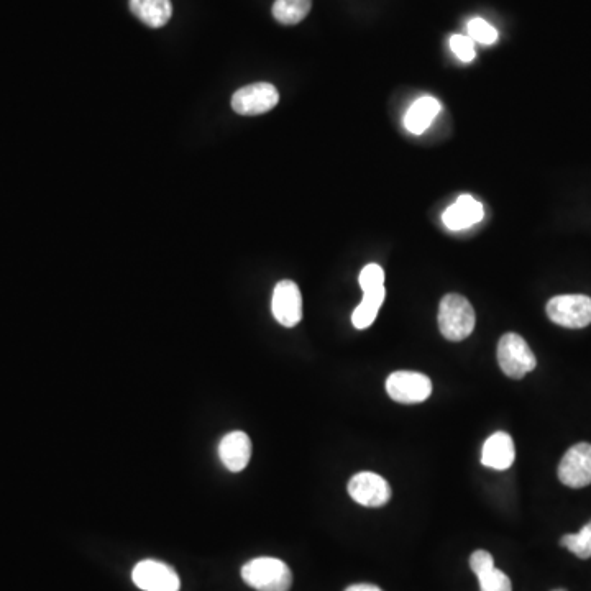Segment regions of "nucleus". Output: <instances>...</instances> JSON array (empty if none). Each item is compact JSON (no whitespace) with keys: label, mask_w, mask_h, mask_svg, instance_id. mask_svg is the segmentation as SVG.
<instances>
[{"label":"nucleus","mask_w":591,"mask_h":591,"mask_svg":"<svg viewBox=\"0 0 591 591\" xmlns=\"http://www.w3.org/2000/svg\"><path fill=\"white\" fill-rule=\"evenodd\" d=\"M243 582L257 591H289L293 573L283 560L258 557L243 565Z\"/></svg>","instance_id":"nucleus-1"},{"label":"nucleus","mask_w":591,"mask_h":591,"mask_svg":"<svg viewBox=\"0 0 591 591\" xmlns=\"http://www.w3.org/2000/svg\"><path fill=\"white\" fill-rule=\"evenodd\" d=\"M475 311L467 298L450 293L442 298L439 306V329L445 339L460 342L475 329Z\"/></svg>","instance_id":"nucleus-2"},{"label":"nucleus","mask_w":591,"mask_h":591,"mask_svg":"<svg viewBox=\"0 0 591 591\" xmlns=\"http://www.w3.org/2000/svg\"><path fill=\"white\" fill-rule=\"evenodd\" d=\"M498 363L504 375L521 380L537 367L536 355L521 335L509 332L498 342Z\"/></svg>","instance_id":"nucleus-3"},{"label":"nucleus","mask_w":591,"mask_h":591,"mask_svg":"<svg viewBox=\"0 0 591 591\" xmlns=\"http://www.w3.org/2000/svg\"><path fill=\"white\" fill-rule=\"evenodd\" d=\"M547 317L557 326L583 329L591 324V298L585 294H564L550 299Z\"/></svg>","instance_id":"nucleus-4"},{"label":"nucleus","mask_w":591,"mask_h":591,"mask_svg":"<svg viewBox=\"0 0 591 591\" xmlns=\"http://www.w3.org/2000/svg\"><path fill=\"white\" fill-rule=\"evenodd\" d=\"M386 391L396 403H422L431 396L432 381L424 373L394 372L386 380Z\"/></svg>","instance_id":"nucleus-5"},{"label":"nucleus","mask_w":591,"mask_h":591,"mask_svg":"<svg viewBox=\"0 0 591 591\" xmlns=\"http://www.w3.org/2000/svg\"><path fill=\"white\" fill-rule=\"evenodd\" d=\"M280 92L270 83H255L239 89L232 96V109L240 115H262L275 109Z\"/></svg>","instance_id":"nucleus-6"},{"label":"nucleus","mask_w":591,"mask_h":591,"mask_svg":"<svg viewBox=\"0 0 591 591\" xmlns=\"http://www.w3.org/2000/svg\"><path fill=\"white\" fill-rule=\"evenodd\" d=\"M132 580L143 591H179L178 573L158 560H142L135 565Z\"/></svg>","instance_id":"nucleus-7"},{"label":"nucleus","mask_w":591,"mask_h":591,"mask_svg":"<svg viewBox=\"0 0 591 591\" xmlns=\"http://www.w3.org/2000/svg\"><path fill=\"white\" fill-rule=\"evenodd\" d=\"M559 480L570 488H585L591 483V444L570 447L560 460Z\"/></svg>","instance_id":"nucleus-8"},{"label":"nucleus","mask_w":591,"mask_h":591,"mask_svg":"<svg viewBox=\"0 0 591 591\" xmlns=\"http://www.w3.org/2000/svg\"><path fill=\"white\" fill-rule=\"evenodd\" d=\"M271 311L281 326L294 327L303 321V296L294 281L283 280L275 286Z\"/></svg>","instance_id":"nucleus-9"},{"label":"nucleus","mask_w":591,"mask_h":591,"mask_svg":"<svg viewBox=\"0 0 591 591\" xmlns=\"http://www.w3.org/2000/svg\"><path fill=\"white\" fill-rule=\"evenodd\" d=\"M349 495L367 508H381L391 500V488L385 478L373 472L357 473L349 482Z\"/></svg>","instance_id":"nucleus-10"},{"label":"nucleus","mask_w":591,"mask_h":591,"mask_svg":"<svg viewBox=\"0 0 591 591\" xmlns=\"http://www.w3.org/2000/svg\"><path fill=\"white\" fill-rule=\"evenodd\" d=\"M219 457L230 472H242L252 459V440L245 432H229L220 440Z\"/></svg>","instance_id":"nucleus-11"},{"label":"nucleus","mask_w":591,"mask_h":591,"mask_svg":"<svg viewBox=\"0 0 591 591\" xmlns=\"http://www.w3.org/2000/svg\"><path fill=\"white\" fill-rule=\"evenodd\" d=\"M483 216H485V211H483L482 204L470 194H462L454 206H450L444 212L442 220H444L447 229L463 230L478 224Z\"/></svg>","instance_id":"nucleus-12"},{"label":"nucleus","mask_w":591,"mask_h":591,"mask_svg":"<svg viewBox=\"0 0 591 591\" xmlns=\"http://www.w3.org/2000/svg\"><path fill=\"white\" fill-rule=\"evenodd\" d=\"M516 459L513 437L506 432H495L483 445L482 463L493 470H508Z\"/></svg>","instance_id":"nucleus-13"},{"label":"nucleus","mask_w":591,"mask_h":591,"mask_svg":"<svg viewBox=\"0 0 591 591\" xmlns=\"http://www.w3.org/2000/svg\"><path fill=\"white\" fill-rule=\"evenodd\" d=\"M129 5L132 14L152 28L165 27L173 15L171 0H129Z\"/></svg>","instance_id":"nucleus-14"},{"label":"nucleus","mask_w":591,"mask_h":591,"mask_svg":"<svg viewBox=\"0 0 591 591\" xmlns=\"http://www.w3.org/2000/svg\"><path fill=\"white\" fill-rule=\"evenodd\" d=\"M440 112V104L431 96H424L414 102L411 109L406 112L404 125L414 135H421L429 129Z\"/></svg>","instance_id":"nucleus-15"},{"label":"nucleus","mask_w":591,"mask_h":591,"mask_svg":"<svg viewBox=\"0 0 591 591\" xmlns=\"http://www.w3.org/2000/svg\"><path fill=\"white\" fill-rule=\"evenodd\" d=\"M385 286L367 289L363 291L362 303L358 304L357 309L353 311L352 322L357 329H368L375 322L380 307L385 301Z\"/></svg>","instance_id":"nucleus-16"},{"label":"nucleus","mask_w":591,"mask_h":591,"mask_svg":"<svg viewBox=\"0 0 591 591\" xmlns=\"http://www.w3.org/2000/svg\"><path fill=\"white\" fill-rule=\"evenodd\" d=\"M312 0H275L273 17L281 25H298L311 12Z\"/></svg>","instance_id":"nucleus-17"},{"label":"nucleus","mask_w":591,"mask_h":591,"mask_svg":"<svg viewBox=\"0 0 591 591\" xmlns=\"http://www.w3.org/2000/svg\"><path fill=\"white\" fill-rule=\"evenodd\" d=\"M560 546L569 549L578 559H591V521L582 527L577 534H567L562 537Z\"/></svg>","instance_id":"nucleus-18"},{"label":"nucleus","mask_w":591,"mask_h":591,"mask_svg":"<svg viewBox=\"0 0 591 591\" xmlns=\"http://www.w3.org/2000/svg\"><path fill=\"white\" fill-rule=\"evenodd\" d=\"M468 37L482 45H493L498 40V32L485 20L473 19L468 23Z\"/></svg>","instance_id":"nucleus-19"},{"label":"nucleus","mask_w":591,"mask_h":591,"mask_svg":"<svg viewBox=\"0 0 591 591\" xmlns=\"http://www.w3.org/2000/svg\"><path fill=\"white\" fill-rule=\"evenodd\" d=\"M482 591H513V585L506 573L498 569H491L478 577Z\"/></svg>","instance_id":"nucleus-20"},{"label":"nucleus","mask_w":591,"mask_h":591,"mask_svg":"<svg viewBox=\"0 0 591 591\" xmlns=\"http://www.w3.org/2000/svg\"><path fill=\"white\" fill-rule=\"evenodd\" d=\"M358 283H360L362 291L378 288V286H385V271H383L380 265H375V263L367 265L363 268L362 273H360Z\"/></svg>","instance_id":"nucleus-21"},{"label":"nucleus","mask_w":591,"mask_h":591,"mask_svg":"<svg viewBox=\"0 0 591 591\" xmlns=\"http://www.w3.org/2000/svg\"><path fill=\"white\" fill-rule=\"evenodd\" d=\"M450 48L454 51L455 56L459 60L465 61V63H470L477 56L472 38L465 37V35H454V37L450 38Z\"/></svg>","instance_id":"nucleus-22"},{"label":"nucleus","mask_w":591,"mask_h":591,"mask_svg":"<svg viewBox=\"0 0 591 591\" xmlns=\"http://www.w3.org/2000/svg\"><path fill=\"white\" fill-rule=\"evenodd\" d=\"M470 569H472V572L477 577H480L483 573L490 572L491 569H495L493 555L490 552H486V550L473 552L472 557H470Z\"/></svg>","instance_id":"nucleus-23"},{"label":"nucleus","mask_w":591,"mask_h":591,"mask_svg":"<svg viewBox=\"0 0 591 591\" xmlns=\"http://www.w3.org/2000/svg\"><path fill=\"white\" fill-rule=\"evenodd\" d=\"M345 591H383L381 588L372 585V583H358V585H352Z\"/></svg>","instance_id":"nucleus-24"},{"label":"nucleus","mask_w":591,"mask_h":591,"mask_svg":"<svg viewBox=\"0 0 591 591\" xmlns=\"http://www.w3.org/2000/svg\"><path fill=\"white\" fill-rule=\"evenodd\" d=\"M554 591H567V590H554Z\"/></svg>","instance_id":"nucleus-25"}]
</instances>
